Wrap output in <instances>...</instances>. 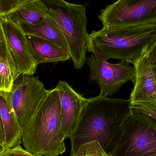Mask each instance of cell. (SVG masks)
I'll return each instance as SVG.
<instances>
[{
  "label": "cell",
  "mask_w": 156,
  "mask_h": 156,
  "mask_svg": "<svg viewBox=\"0 0 156 156\" xmlns=\"http://www.w3.org/2000/svg\"><path fill=\"white\" fill-rule=\"evenodd\" d=\"M44 1L47 14L55 21L65 37L74 66L80 70L85 64L90 42L86 7L64 0Z\"/></svg>",
  "instance_id": "4"
},
{
  "label": "cell",
  "mask_w": 156,
  "mask_h": 156,
  "mask_svg": "<svg viewBox=\"0 0 156 156\" xmlns=\"http://www.w3.org/2000/svg\"><path fill=\"white\" fill-rule=\"evenodd\" d=\"M73 156H112L107 154L99 142L92 141L82 145Z\"/></svg>",
  "instance_id": "17"
},
{
  "label": "cell",
  "mask_w": 156,
  "mask_h": 156,
  "mask_svg": "<svg viewBox=\"0 0 156 156\" xmlns=\"http://www.w3.org/2000/svg\"><path fill=\"white\" fill-rule=\"evenodd\" d=\"M146 53L131 62L134 74V87L129 99L131 106L140 103H156V82Z\"/></svg>",
  "instance_id": "11"
},
{
  "label": "cell",
  "mask_w": 156,
  "mask_h": 156,
  "mask_svg": "<svg viewBox=\"0 0 156 156\" xmlns=\"http://www.w3.org/2000/svg\"><path fill=\"white\" fill-rule=\"evenodd\" d=\"M38 77L20 75L15 81L7 100L13 108L23 127L35 112L50 92Z\"/></svg>",
  "instance_id": "8"
},
{
  "label": "cell",
  "mask_w": 156,
  "mask_h": 156,
  "mask_svg": "<svg viewBox=\"0 0 156 156\" xmlns=\"http://www.w3.org/2000/svg\"><path fill=\"white\" fill-rule=\"evenodd\" d=\"M6 93L0 92V114L4 135L5 149H10L22 143L23 127L7 100Z\"/></svg>",
  "instance_id": "13"
},
{
  "label": "cell",
  "mask_w": 156,
  "mask_h": 156,
  "mask_svg": "<svg viewBox=\"0 0 156 156\" xmlns=\"http://www.w3.org/2000/svg\"><path fill=\"white\" fill-rule=\"evenodd\" d=\"M92 45L107 60L131 63L144 56L156 41V23L121 28H103L89 34Z\"/></svg>",
  "instance_id": "3"
},
{
  "label": "cell",
  "mask_w": 156,
  "mask_h": 156,
  "mask_svg": "<svg viewBox=\"0 0 156 156\" xmlns=\"http://www.w3.org/2000/svg\"><path fill=\"white\" fill-rule=\"evenodd\" d=\"M48 11L44 0L0 1V16L21 26L38 25L46 17Z\"/></svg>",
  "instance_id": "10"
},
{
  "label": "cell",
  "mask_w": 156,
  "mask_h": 156,
  "mask_svg": "<svg viewBox=\"0 0 156 156\" xmlns=\"http://www.w3.org/2000/svg\"><path fill=\"white\" fill-rule=\"evenodd\" d=\"M61 103L62 127L66 138H70L76 127L87 99L76 92L66 81H59L56 87Z\"/></svg>",
  "instance_id": "12"
},
{
  "label": "cell",
  "mask_w": 156,
  "mask_h": 156,
  "mask_svg": "<svg viewBox=\"0 0 156 156\" xmlns=\"http://www.w3.org/2000/svg\"><path fill=\"white\" fill-rule=\"evenodd\" d=\"M22 27L26 35L34 36L46 39L69 51L66 41L59 27L48 15L38 25Z\"/></svg>",
  "instance_id": "15"
},
{
  "label": "cell",
  "mask_w": 156,
  "mask_h": 156,
  "mask_svg": "<svg viewBox=\"0 0 156 156\" xmlns=\"http://www.w3.org/2000/svg\"><path fill=\"white\" fill-rule=\"evenodd\" d=\"M88 50L92 52L90 56L85 60L90 69L89 77L91 81L96 82L99 85L100 96L107 97L113 95L127 82H133V67L129 62L120 60L117 64L109 63L92 45L90 39Z\"/></svg>",
  "instance_id": "6"
},
{
  "label": "cell",
  "mask_w": 156,
  "mask_h": 156,
  "mask_svg": "<svg viewBox=\"0 0 156 156\" xmlns=\"http://www.w3.org/2000/svg\"><path fill=\"white\" fill-rule=\"evenodd\" d=\"M146 55L156 83V41L149 48Z\"/></svg>",
  "instance_id": "20"
},
{
  "label": "cell",
  "mask_w": 156,
  "mask_h": 156,
  "mask_svg": "<svg viewBox=\"0 0 156 156\" xmlns=\"http://www.w3.org/2000/svg\"><path fill=\"white\" fill-rule=\"evenodd\" d=\"M5 143L4 135L3 128L2 123L1 119V114H0V143L4 146Z\"/></svg>",
  "instance_id": "22"
},
{
  "label": "cell",
  "mask_w": 156,
  "mask_h": 156,
  "mask_svg": "<svg viewBox=\"0 0 156 156\" xmlns=\"http://www.w3.org/2000/svg\"><path fill=\"white\" fill-rule=\"evenodd\" d=\"M0 156H34L22 148L21 145L13 148L5 149Z\"/></svg>",
  "instance_id": "21"
},
{
  "label": "cell",
  "mask_w": 156,
  "mask_h": 156,
  "mask_svg": "<svg viewBox=\"0 0 156 156\" xmlns=\"http://www.w3.org/2000/svg\"><path fill=\"white\" fill-rule=\"evenodd\" d=\"M9 56H12L0 20V61L5 60Z\"/></svg>",
  "instance_id": "19"
},
{
  "label": "cell",
  "mask_w": 156,
  "mask_h": 156,
  "mask_svg": "<svg viewBox=\"0 0 156 156\" xmlns=\"http://www.w3.org/2000/svg\"><path fill=\"white\" fill-rule=\"evenodd\" d=\"M121 138L111 155L156 156V121L132 112L121 126Z\"/></svg>",
  "instance_id": "5"
},
{
  "label": "cell",
  "mask_w": 156,
  "mask_h": 156,
  "mask_svg": "<svg viewBox=\"0 0 156 156\" xmlns=\"http://www.w3.org/2000/svg\"><path fill=\"white\" fill-rule=\"evenodd\" d=\"M132 113L130 100L111 99L100 95L87 99L70 137V156L82 145L92 141L99 142L103 150L111 155L122 135L121 126Z\"/></svg>",
  "instance_id": "1"
},
{
  "label": "cell",
  "mask_w": 156,
  "mask_h": 156,
  "mask_svg": "<svg viewBox=\"0 0 156 156\" xmlns=\"http://www.w3.org/2000/svg\"><path fill=\"white\" fill-rule=\"evenodd\" d=\"M103 28H121L156 23V0H119L98 16Z\"/></svg>",
  "instance_id": "7"
},
{
  "label": "cell",
  "mask_w": 156,
  "mask_h": 156,
  "mask_svg": "<svg viewBox=\"0 0 156 156\" xmlns=\"http://www.w3.org/2000/svg\"><path fill=\"white\" fill-rule=\"evenodd\" d=\"M131 109L133 113L144 114L156 121V103H140L131 106Z\"/></svg>",
  "instance_id": "18"
},
{
  "label": "cell",
  "mask_w": 156,
  "mask_h": 156,
  "mask_svg": "<svg viewBox=\"0 0 156 156\" xmlns=\"http://www.w3.org/2000/svg\"></svg>",
  "instance_id": "24"
},
{
  "label": "cell",
  "mask_w": 156,
  "mask_h": 156,
  "mask_svg": "<svg viewBox=\"0 0 156 156\" xmlns=\"http://www.w3.org/2000/svg\"><path fill=\"white\" fill-rule=\"evenodd\" d=\"M66 139L59 93L55 88L50 90L23 127L22 144L33 155L57 156L66 152Z\"/></svg>",
  "instance_id": "2"
},
{
  "label": "cell",
  "mask_w": 156,
  "mask_h": 156,
  "mask_svg": "<svg viewBox=\"0 0 156 156\" xmlns=\"http://www.w3.org/2000/svg\"><path fill=\"white\" fill-rule=\"evenodd\" d=\"M20 74L12 56L0 61V92L10 93Z\"/></svg>",
  "instance_id": "16"
},
{
  "label": "cell",
  "mask_w": 156,
  "mask_h": 156,
  "mask_svg": "<svg viewBox=\"0 0 156 156\" xmlns=\"http://www.w3.org/2000/svg\"><path fill=\"white\" fill-rule=\"evenodd\" d=\"M0 20L12 57L19 74L34 76L38 65L22 26L6 17L0 16Z\"/></svg>",
  "instance_id": "9"
},
{
  "label": "cell",
  "mask_w": 156,
  "mask_h": 156,
  "mask_svg": "<svg viewBox=\"0 0 156 156\" xmlns=\"http://www.w3.org/2000/svg\"><path fill=\"white\" fill-rule=\"evenodd\" d=\"M4 146L0 143V154L5 150Z\"/></svg>",
  "instance_id": "23"
},
{
  "label": "cell",
  "mask_w": 156,
  "mask_h": 156,
  "mask_svg": "<svg viewBox=\"0 0 156 156\" xmlns=\"http://www.w3.org/2000/svg\"><path fill=\"white\" fill-rule=\"evenodd\" d=\"M27 36L37 65L42 63L67 61L71 59L69 51L56 44L38 37Z\"/></svg>",
  "instance_id": "14"
}]
</instances>
